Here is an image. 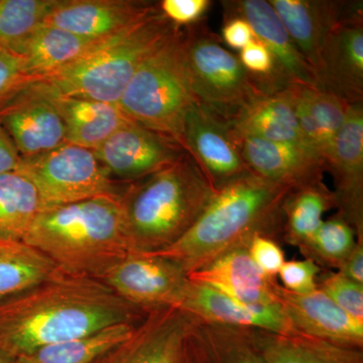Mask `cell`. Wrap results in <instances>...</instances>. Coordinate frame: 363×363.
Here are the masks:
<instances>
[{
    "label": "cell",
    "instance_id": "cell-1",
    "mask_svg": "<svg viewBox=\"0 0 363 363\" xmlns=\"http://www.w3.org/2000/svg\"><path fill=\"white\" fill-rule=\"evenodd\" d=\"M149 312L125 302L99 279L60 272L0 301V352L18 357L112 325L140 323Z\"/></svg>",
    "mask_w": 363,
    "mask_h": 363
},
{
    "label": "cell",
    "instance_id": "cell-2",
    "mask_svg": "<svg viewBox=\"0 0 363 363\" xmlns=\"http://www.w3.org/2000/svg\"><path fill=\"white\" fill-rule=\"evenodd\" d=\"M292 191L248 171L217 189L187 233L154 253L189 274L234 248L247 247L259 234L283 242V205Z\"/></svg>",
    "mask_w": 363,
    "mask_h": 363
},
{
    "label": "cell",
    "instance_id": "cell-3",
    "mask_svg": "<svg viewBox=\"0 0 363 363\" xmlns=\"http://www.w3.org/2000/svg\"><path fill=\"white\" fill-rule=\"evenodd\" d=\"M123 194L45 208L23 240L63 274L102 281L131 252Z\"/></svg>",
    "mask_w": 363,
    "mask_h": 363
},
{
    "label": "cell",
    "instance_id": "cell-4",
    "mask_svg": "<svg viewBox=\"0 0 363 363\" xmlns=\"http://www.w3.org/2000/svg\"><path fill=\"white\" fill-rule=\"evenodd\" d=\"M215 191L188 152L166 168L128 183L123 203L131 252H155L180 240Z\"/></svg>",
    "mask_w": 363,
    "mask_h": 363
},
{
    "label": "cell",
    "instance_id": "cell-5",
    "mask_svg": "<svg viewBox=\"0 0 363 363\" xmlns=\"http://www.w3.org/2000/svg\"><path fill=\"white\" fill-rule=\"evenodd\" d=\"M159 9L102 40L77 61L40 81L66 96L118 104L136 70L176 32Z\"/></svg>",
    "mask_w": 363,
    "mask_h": 363
},
{
    "label": "cell",
    "instance_id": "cell-6",
    "mask_svg": "<svg viewBox=\"0 0 363 363\" xmlns=\"http://www.w3.org/2000/svg\"><path fill=\"white\" fill-rule=\"evenodd\" d=\"M195 104L179 28L143 62L117 104L133 123L182 145L186 116Z\"/></svg>",
    "mask_w": 363,
    "mask_h": 363
},
{
    "label": "cell",
    "instance_id": "cell-7",
    "mask_svg": "<svg viewBox=\"0 0 363 363\" xmlns=\"http://www.w3.org/2000/svg\"><path fill=\"white\" fill-rule=\"evenodd\" d=\"M183 51L191 88L198 104L233 119L242 107L264 94L205 21L183 30Z\"/></svg>",
    "mask_w": 363,
    "mask_h": 363
},
{
    "label": "cell",
    "instance_id": "cell-8",
    "mask_svg": "<svg viewBox=\"0 0 363 363\" xmlns=\"http://www.w3.org/2000/svg\"><path fill=\"white\" fill-rule=\"evenodd\" d=\"M16 171L32 182L42 209L121 195L125 190L119 189L93 150L68 143L37 156L21 157Z\"/></svg>",
    "mask_w": 363,
    "mask_h": 363
},
{
    "label": "cell",
    "instance_id": "cell-9",
    "mask_svg": "<svg viewBox=\"0 0 363 363\" xmlns=\"http://www.w3.org/2000/svg\"><path fill=\"white\" fill-rule=\"evenodd\" d=\"M102 281L125 302L152 311L176 308L188 274L177 262L157 253L131 252Z\"/></svg>",
    "mask_w": 363,
    "mask_h": 363
},
{
    "label": "cell",
    "instance_id": "cell-10",
    "mask_svg": "<svg viewBox=\"0 0 363 363\" xmlns=\"http://www.w3.org/2000/svg\"><path fill=\"white\" fill-rule=\"evenodd\" d=\"M93 152L114 180L128 183L166 168L187 152L175 138L131 121Z\"/></svg>",
    "mask_w": 363,
    "mask_h": 363
},
{
    "label": "cell",
    "instance_id": "cell-11",
    "mask_svg": "<svg viewBox=\"0 0 363 363\" xmlns=\"http://www.w3.org/2000/svg\"><path fill=\"white\" fill-rule=\"evenodd\" d=\"M182 145L215 190L250 171L240 156L230 124L201 104L193 105L186 116Z\"/></svg>",
    "mask_w": 363,
    "mask_h": 363
},
{
    "label": "cell",
    "instance_id": "cell-12",
    "mask_svg": "<svg viewBox=\"0 0 363 363\" xmlns=\"http://www.w3.org/2000/svg\"><path fill=\"white\" fill-rule=\"evenodd\" d=\"M316 87L329 91L348 104L363 100L362 2H352L325 40Z\"/></svg>",
    "mask_w": 363,
    "mask_h": 363
},
{
    "label": "cell",
    "instance_id": "cell-13",
    "mask_svg": "<svg viewBox=\"0 0 363 363\" xmlns=\"http://www.w3.org/2000/svg\"><path fill=\"white\" fill-rule=\"evenodd\" d=\"M0 124L21 157L37 156L65 143V128L47 85L33 82L0 109Z\"/></svg>",
    "mask_w": 363,
    "mask_h": 363
},
{
    "label": "cell",
    "instance_id": "cell-14",
    "mask_svg": "<svg viewBox=\"0 0 363 363\" xmlns=\"http://www.w3.org/2000/svg\"><path fill=\"white\" fill-rule=\"evenodd\" d=\"M326 172L334 182L336 214L363 241V105L351 104L342 128L327 157Z\"/></svg>",
    "mask_w": 363,
    "mask_h": 363
},
{
    "label": "cell",
    "instance_id": "cell-15",
    "mask_svg": "<svg viewBox=\"0 0 363 363\" xmlns=\"http://www.w3.org/2000/svg\"><path fill=\"white\" fill-rule=\"evenodd\" d=\"M176 308L201 323L259 329L279 334L296 332L279 304H247L189 279Z\"/></svg>",
    "mask_w": 363,
    "mask_h": 363
},
{
    "label": "cell",
    "instance_id": "cell-16",
    "mask_svg": "<svg viewBox=\"0 0 363 363\" xmlns=\"http://www.w3.org/2000/svg\"><path fill=\"white\" fill-rule=\"evenodd\" d=\"M190 324L177 308L152 310L130 337L93 363H180Z\"/></svg>",
    "mask_w": 363,
    "mask_h": 363
},
{
    "label": "cell",
    "instance_id": "cell-17",
    "mask_svg": "<svg viewBox=\"0 0 363 363\" xmlns=\"http://www.w3.org/2000/svg\"><path fill=\"white\" fill-rule=\"evenodd\" d=\"M234 138L245 166L255 175L292 190L323 181L325 162L305 145Z\"/></svg>",
    "mask_w": 363,
    "mask_h": 363
},
{
    "label": "cell",
    "instance_id": "cell-18",
    "mask_svg": "<svg viewBox=\"0 0 363 363\" xmlns=\"http://www.w3.org/2000/svg\"><path fill=\"white\" fill-rule=\"evenodd\" d=\"M278 297L296 331L334 345L363 350V322L344 312L321 291L295 294L279 285Z\"/></svg>",
    "mask_w": 363,
    "mask_h": 363
},
{
    "label": "cell",
    "instance_id": "cell-19",
    "mask_svg": "<svg viewBox=\"0 0 363 363\" xmlns=\"http://www.w3.org/2000/svg\"><path fill=\"white\" fill-rule=\"evenodd\" d=\"M156 6L133 0H58L43 23L81 37L104 40L135 25Z\"/></svg>",
    "mask_w": 363,
    "mask_h": 363
},
{
    "label": "cell",
    "instance_id": "cell-20",
    "mask_svg": "<svg viewBox=\"0 0 363 363\" xmlns=\"http://www.w3.org/2000/svg\"><path fill=\"white\" fill-rule=\"evenodd\" d=\"M224 16H238L252 26L255 39L274 57L286 84L316 86L311 67L298 51L285 26L266 0H235L222 2Z\"/></svg>",
    "mask_w": 363,
    "mask_h": 363
},
{
    "label": "cell",
    "instance_id": "cell-21",
    "mask_svg": "<svg viewBox=\"0 0 363 363\" xmlns=\"http://www.w3.org/2000/svg\"><path fill=\"white\" fill-rule=\"evenodd\" d=\"M294 44L311 67L315 79L325 40L353 1L269 0Z\"/></svg>",
    "mask_w": 363,
    "mask_h": 363
},
{
    "label": "cell",
    "instance_id": "cell-22",
    "mask_svg": "<svg viewBox=\"0 0 363 363\" xmlns=\"http://www.w3.org/2000/svg\"><path fill=\"white\" fill-rule=\"evenodd\" d=\"M188 279L204 284L240 302L259 306L278 305V279H269L250 259L247 247L234 248Z\"/></svg>",
    "mask_w": 363,
    "mask_h": 363
},
{
    "label": "cell",
    "instance_id": "cell-23",
    "mask_svg": "<svg viewBox=\"0 0 363 363\" xmlns=\"http://www.w3.org/2000/svg\"><path fill=\"white\" fill-rule=\"evenodd\" d=\"M286 89L292 98L305 145L326 162L350 104L316 86L290 84Z\"/></svg>",
    "mask_w": 363,
    "mask_h": 363
},
{
    "label": "cell",
    "instance_id": "cell-24",
    "mask_svg": "<svg viewBox=\"0 0 363 363\" xmlns=\"http://www.w3.org/2000/svg\"><path fill=\"white\" fill-rule=\"evenodd\" d=\"M104 40L81 37L42 23L11 50L23 58L30 81L40 82L71 65Z\"/></svg>",
    "mask_w": 363,
    "mask_h": 363
},
{
    "label": "cell",
    "instance_id": "cell-25",
    "mask_svg": "<svg viewBox=\"0 0 363 363\" xmlns=\"http://www.w3.org/2000/svg\"><path fill=\"white\" fill-rule=\"evenodd\" d=\"M47 87L63 121L65 143L95 150L130 121L118 104L66 96Z\"/></svg>",
    "mask_w": 363,
    "mask_h": 363
},
{
    "label": "cell",
    "instance_id": "cell-26",
    "mask_svg": "<svg viewBox=\"0 0 363 363\" xmlns=\"http://www.w3.org/2000/svg\"><path fill=\"white\" fill-rule=\"evenodd\" d=\"M228 123L234 135L307 147L286 87L278 92L259 95L242 107Z\"/></svg>",
    "mask_w": 363,
    "mask_h": 363
},
{
    "label": "cell",
    "instance_id": "cell-27",
    "mask_svg": "<svg viewBox=\"0 0 363 363\" xmlns=\"http://www.w3.org/2000/svg\"><path fill=\"white\" fill-rule=\"evenodd\" d=\"M186 352L189 363H264L252 329L201 323L192 319Z\"/></svg>",
    "mask_w": 363,
    "mask_h": 363
},
{
    "label": "cell",
    "instance_id": "cell-28",
    "mask_svg": "<svg viewBox=\"0 0 363 363\" xmlns=\"http://www.w3.org/2000/svg\"><path fill=\"white\" fill-rule=\"evenodd\" d=\"M264 363H363V350L342 347L296 331L252 329Z\"/></svg>",
    "mask_w": 363,
    "mask_h": 363
},
{
    "label": "cell",
    "instance_id": "cell-29",
    "mask_svg": "<svg viewBox=\"0 0 363 363\" xmlns=\"http://www.w3.org/2000/svg\"><path fill=\"white\" fill-rule=\"evenodd\" d=\"M58 267L25 240L0 238V301L52 278Z\"/></svg>",
    "mask_w": 363,
    "mask_h": 363
},
{
    "label": "cell",
    "instance_id": "cell-30",
    "mask_svg": "<svg viewBox=\"0 0 363 363\" xmlns=\"http://www.w3.org/2000/svg\"><path fill=\"white\" fill-rule=\"evenodd\" d=\"M335 209V198L323 181L293 190L283 205V242L300 247L323 223V216Z\"/></svg>",
    "mask_w": 363,
    "mask_h": 363
},
{
    "label": "cell",
    "instance_id": "cell-31",
    "mask_svg": "<svg viewBox=\"0 0 363 363\" xmlns=\"http://www.w3.org/2000/svg\"><path fill=\"white\" fill-rule=\"evenodd\" d=\"M138 324L112 325L87 335L45 346L11 359L13 363H93L117 344L130 337Z\"/></svg>",
    "mask_w": 363,
    "mask_h": 363
},
{
    "label": "cell",
    "instance_id": "cell-32",
    "mask_svg": "<svg viewBox=\"0 0 363 363\" xmlns=\"http://www.w3.org/2000/svg\"><path fill=\"white\" fill-rule=\"evenodd\" d=\"M42 209L32 182L20 172L0 175V238L25 240Z\"/></svg>",
    "mask_w": 363,
    "mask_h": 363
},
{
    "label": "cell",
    "instance_id": "cell-33",
    "mask_svg": "<svg viewBox=\"0 0 363 363\" xmlns=\"http://www.w3.org/2000/svg\"><path fill=\"white\" fill-rule=\"evenodd\" d=\"M357 245L354 229L337 214L326 219L307 242L298 248L321 269L338 271Z\"/></svg>",
    "mask_w": 363,
    "mask_h": 363
},
{
    "label": "cell",
    "instance_id": "cell-34",
    "mask_svg": "<svg viewBox=\"0 0 363 363\" xmlns=\"http://www.w3.org/2000/svg\"><path fill=\"white\" fill-rule=\"evenodd\" d=\"M58 0H0V47L13 49L44 23Z\"/></svg>",
    "mask_w": 363,
    "mask_h": 363
},
{
    "label": "cell",
    "instance_id": "cell-35",
    "mask_svg": "<svg viewBox=\"0 0 363 363\" xmlns=\"http://www.w3.org/2000/svg\"><path fill=\"white\" fill-rule=\"evenodd\" d=\"M317 289L351 317L363 322V285L346 278L341 272L322 269Z\"/></svg>",
    "mask_w": 363,
    "mask_h": 363
},
{
    "label": "cell",
    "instance_id": "cell-36",
    "mask_svg": "<svg viewBox=\"0 0 363 363\" xmlns=\"http://www.w3.org/2000/svg\"><path fill=\"white\" fill-rule=\"evenodd\" d=\"M30 83L20 55L0 47V109Z\"/></svg>",
    "mask_w": 363,
    "mask_h": 363
},
{
    "label": "cell",
    "instance_id": "cell-37",
    "mask_svg": "<svg viewBox=\"0 0 363 363\" xmlns=\"http://www.w3.org/2000/svg\"><path fill=\"white\" fill-rule=\"evenodd\" d=\"M321 267L309 259L286 260L278 274L285 290L295 294H309L317 290V278Z\"/></svg>",
    "mask_w": 363,
    "mask_h": 363
},
{
    "label": "cell",
    "instance_id": "cell-38",
    "mask_svg": "<svg viewBox=\"0 0 363 363\" xmlns=\"http://www.w3.org/2000/svg\"><path fill=\"white\" fill-rule=\"evenodd\" d=\"M247 250L250 259L264 276L278 279L279 272L286 262L285 252L279 241L259 234L250 241Z\"/></svg>",
    "mask_w": 363,
    "mask_h": 363
},
{
    "label": "cell",
    "instance_id": "cell-39",
    "mask_svg": "<svg viewBox=\"0 0 363 363\" xmlns=\"http://www.w3.org/2000/svg\"><path fill=\"white\" fill-rule=\"evenodd\" d=\"M159 9L164 18L177 28L194 26L203 21L212 6L210 0H162Z\"/></svg>",
    "mask_w": 363,
    "mask_h": 363
},
{
    "label": "cell",
    "instance_id": "cell-40",
    "mask_svg": "<svg viewBox=\"0 0 363 363\" xmlns=\"http://www.w3.org/2000/svg\"><path fill=\"white\" fill-rule=\"evenodd\" d=\"M222 43L236 51H241L243 48L255 40L252 26L247 21L238 16H224V25L222 28Z\"/></svg>",
    "mask_w": 363,
    "mask_h": 363
},
{
    "label": "cell",
    "instance_id": "cell-41",
    "mask_svg": "<svg viewBox=\"0 0 363 363\" xmlns=\"http://www.w3.org/2000/svg\"><path fill=\"white\" fill-rule=\"evenodd\" d=\"M21 160L20 152L0 124V175L16 171Z\"/></svg>",
    "mask_w": 363,
    "mask_h": 363
},
{
    "label": "cell",
    "instance_id": "cell-42",
    "mask_svg": "<svg viewBox=\"0 0 363 363\" xmlns=\"http://www.w3.org/2000/svg\"><path fill=\"white\" fill-rule=\"evenodd\" d=\"M337 272H341L346 278L363 285V241L357 240V247L348 255Z\"/></svg>",
    "mask_w": 363,
    "mask_h": 363
},
{
    "label": "cell",
    "instance_id": "cell-43",
    "mask_svg": "<svg viewBox=\"0 0 363 363\" xmlns=\"http://www.w3.org/2000/svg\"><path fill=\"white\" fill-rule=\"evenodd\" d=\"M0 363H13V359L4 353L0 352Z\"/></svg>",
    "mask_w": 363,
    "mask_h": 363
},
{
    "label": "cell",
    "instance_id": "cell-44",
    "mask_svg": "<svg viewBox=\"0 0 363 363\" xmlns=\"http://www.w3.org/2000/svg\"><path fill=\"white\" fill-rule=\"evenodd\" d=\"M180 363H189L187 352H186V344H185V350H184L183 357H182V360H181Z\"/></svg>",
    "mask_w": 363,
    "mask_h": 363
}]
</instances>
